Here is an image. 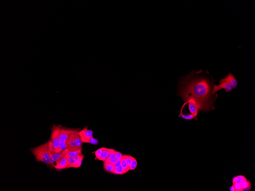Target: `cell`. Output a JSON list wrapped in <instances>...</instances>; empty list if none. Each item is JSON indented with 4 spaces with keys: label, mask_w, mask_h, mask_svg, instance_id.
I'll use <instances>...</instances> for the list:
<instances>
[{
    "label": "cell",
    "mask_w": 255,
    "mask_h": 191,
    "mask_svg": "<svg viewBox=\"0 0 255 191\" xmlns=\"http://www.w3.org/2000/svg\"><path fill=\"white\" fill-rule=\"evenodd\" d=\"M50 139L52 143L54 151L56 153H59L62 151L59 140V127L58 125L54 124L52 128Z\"/></svg>",
    "instance_id": "4"
},
{
    "label": "cell",
    "mask_w": 255,
    "mask_h": 191,
    "mask_svg": "<svg viewBox=\"0 0 255 191\" xmlns=\"http://www.w3.org/2000/svg\"><path fill=\"white\" fill-rule=\"evenodd\" d=\"M75 134L76 133H74L70 135L66 142L67 150L70 152L76 151L79 150L76 145L75 140Z\"/></svg>",
    "instance_id": "7"
},
{
    "label": "cell",
    "mask_w": 255,
    "mask_h": 191,
    "mask_svg": "<svg viewBox=\"0 0 255 191\" xmlns=\"http://www.w3.org/2000/svg\"><path fill=\"white\" fill-rule=\"evenodd\" d=\"M222 89H224L226 92H231L233 89L231 85L228 82L225 80L224 78H222L220 81L219 85H213V88L211 92V94H215L218 91Z\"/></svg>",
    "instance_id": "5"
},
{
    "label": "cell",
    "mask_w": 255,
    "mask_h": 191,
    "mask_svg": "<svg viewBox=\"0 0 255 191\" xmlns=\"http://www.w3.org/2000/svg\"><path fill=\"white\" fill-rule=\"evenodd\" d=\"M115 155H116V158L118 160H120L123 156L121 153L117 151H116Z\"/></svg>",
    "instance_id": "28"
},
{
    "label": "cell",
    "mask_w": 255,
    "mask_h": 191,
    "mask_svg": "<svg viewBox=\"0 0 255 191\" xmlns=\"http://www.w3.org/2000/svg\"><path fill=\"white\" fill-rule=\"evenodd\" d=\"M84 158V155H83L81 156L80 158H79L77 162H76V164H74L73 166H72V167H71L78 168L80 167L82 163L83 160Z\"/></svg>",
    "instance_id": "22"
},
{
    "label": "cell",
    "mask_w": 255,
    "mask_h": 191,
    "mask_svg": "<svg viewBox=\"0 0 255 191\" xmlns=\"http://www.w3.org/2000/svg\"><path fill=\"white\" fill-rule=\"evenodd\" d=\"M247 180L246 178L243 175H239L234 177L233 179V184H242L243 182Z\"/></svg>",
    "instance_id": "14"
},
{
    "label": "cell",
    "mask_w": 255,
    "mask_h": 191,
    "mask_svg": "<svg viewBox=\"0 0 255 191\" xmlns=\"http://www.w3.org/2000/svg\"><path fill=\"white\" fill-rule=\"evenodd\" d=\"M93 131L88 129V126H86L79 132V135L81 140L93 137Z\"/></svg>",
    "instance_id": "9"
},
{
    "label": "cell",
    "mask_w": 255,
    "mask_h": 191,
    "mask_svg": "<svg viewBox=\"0 0 255 191\" xmlns=\"http://www.w3.org/2000/svg\"><path fill=\"white\" fill-rule=\"evenodd\" d=\"M224 79L231 85L233 88H236L238 85L237 80L231 73H229L227 76Z\"/></svg>",
    "instance_id": "10"
},
{
    "label": "cell",
    "mask_w": 255,
    "mask_h": 191,
    "mask_svg": "<svg viewBox=\"0 0 255 191\" xmlns=\"http://www.w3.org/2000/svg\"><path fill=\"white\" fill-rule=\"evenodd\" d=\"M82 153L74 157H69L67 156V161H68V166L67 168H69L72 167V166L76 164L79 158L83 155Z\"/></svg>",
    "instance_id": "11"
},
{
    "label": "cell",
    "mask_w": 255,
    "mask_h": 191,
    "mask_svg": "<svg viewBox=\"0 0 255 191\" xmlns=\"http://www.w3.org/2000/svg\"><path fill=\"white\" fill-rule=\"evenodd\" d=\"M110 153H111V149L104 147L99 160L102 161H105L107 158L109 157Z\"/></svg>",
    "instance_id": "12"
},
{
    "label": "cell",
    "mask_w": 255,
    "mask_h": 191,
    "mask_svg": "<svg viewBox=\"0 0 255 191\" xmlns=\"http://www.w3.org/2000/svg\"><path fill=\"white\" fill-rule=\"evenodd\" d=\"M68 164L67 156L66 155L56 161V164L54 165V167L58 170L67 169Z\"/></svg>",
    "instance_id": "8"
},
{
    "label": "cell",
    "mask_w": 255,
    "mask_h": 191,
    "mask_svg": "<svg viewBox=\"0 0 255 191\" xmlns=\"http://www.w3.org/2000/svg\"><path fill=\"white\" fill-rule=\"evenodd\" d=\"M30 151L34 155L36 161L42 162L47 165L51 164L47 142L37 147L31 148Z\"/></svg>",
    "instance_id": "2"
},
{
    "label": "cell",
    "mask_w": 255,
    "mask_h": 191,
    "mask_svg": "<svg viewBox=\"0 0 255 191\" xmlns=\"http://www.w3.org/2000/svg\"><path fill=\"white\" fill-rule=\"evenodd\" d=\"M179 117H181V118L187 119V120H191L193 119H196V117H195L194 115L191 114H185L183 113H180V115H179Z\"/></svg>",
    "instance_id": "21"
},
{
    "label": "cell",
    "mask_w": 255,
    "mask_h": 191,
    "mask_svg": "<svg viewBox=\"0 0 255 191\" xmlns=\"http://www.w3.org/2000/svg\"><path fill=\"white\" fill-rule=\"evenodd\" d=\"M230 190L231 191H235V188H234L233 185L231 187H230Z\"/></svg>",
    "instance_id": "30"
},
{
    "label": "cell",
    "mask_w": 255,
    "mask_h": 191,
    "mask_svg": "<svg viewBox=\"0 0 255 191\" xmlns=\"http://www.w3.org/2000/svg\"><path fill=\"white\" fill-rule=\"evenodd\" d=\"M81 140L83 143H91V144L94 145H96L99 143V141H98V140L94 138L93 137Z\"/></svg>",
    "instance_id": "15"
},
{
    "label": "cell",
    "mask_w": 255,
    "mask_h": 191,
    "mask_svg": "<svg viewBox=\"0 0 255 191\" xmlns=\"http://www.w3.org/2000/svg\"><path fill=\"white\" fill-rule=\"evenodd\" d=\"M186 104L188 105L189 110L190 114L197 117L198 111L199 110V107L197 102L194 99L190 98L186 101Z\"/></svg>",
    "instance_id": "6"
},
{
    "label": "cell",
    "mask_w": 255,
    "mask_h": 191,
    "mask_svg": "<svg viewBox=\"0 0 255 191\" xmlns=\"http://www.w3.org/2000/svg\"><path fill=\"white\" fill-rule=\"evenodd\" d=\"M81 153H82V148L80 149L77 151H73V152H70L68 151L66 155L67 156L69 157H74Z\"/></svg>",
    "instance_id": "20"
},
{
    "label": "cell",
    "mask_w": 255,
    "mask_h": 191,
    "mask_svg": "<svg viewBox=\"0 0 255 191\" xmlns=\"http://www.w3.org/2000/svg\"><path fill=\"white\" fill-rule=\"evenodd\" d=\"M180 96L186 101L190 98L194 99L199 107V111L213 109L210 101L211 94L210 82L204 77H195L191 75L182 80Z\"/></svg>",
    "instance_id": "1"
},
{
    "label": "cell",
    "mask_w": 255,
    "mask_h": 191,
    "mask_svg": "<svg viewBox=\"0 0 255 191\" xmlns=\"http://www.w3.org/2000/svg\"><path fill=\"white\" fill-rule=\"evenodd\" d=\"M120 165H121V160H118L117 161V162L114 164V167L115 168H116L119 167Z\"/></svg>",
    "instance_id": "29"
},
{
    "label": "cell",
    "mask_w": 255,
    "mask_h": 191,
    "mask_svg": "<svg viewBox=\"0 0 255 191\" xmlns=\"http://www.w3.org/2000/svg\"><path fill=\"white\" fill-rule=\"evenodd\" d=\"M137 161L134 158V160L133 161L130 166L129 167L130 170H134L137 166Z\"/></svg>",
    "instance_id": "24"
},
{
    "label": "cell",
    "mask_w": 255,
    "mask_h": 191,
    "mask_svg": "<svg viewBox=\"0 0 255 191\" xmlns=\"http://www.w3.org/2000/svg\"><path fill=\"white\" fill-rule=\"evenodd\" d=\"M58 126L59 127L58 136L61 144V150L62 151H63L67 149L66 142L70 136L74 133H79L81 131L80 129L68 128L66 127H63L61 125H58Z\"/></svg>",
    "instance_id": "3"
},
{
    "label": "cell",
    "mask_w": 255,
    "mask_h": 191,
    "mask_svg": "<svg viewBox=\"0 0 255 191\" xmlns=\"http://www.w3.org/2000/svg\"><path fill=\"white\" fill-rule=\"evenodd\" d=\"M124 158L128 166L130 167V166L133 161L134 160V158L130 156L126 155H123Z\"/></svg>",
    "instance_id": "18"
},
{
    "label": "cell",
    "mask_w": 255,
    "mask_h": 191,
    "mask_svg": "<svg viewBox=\"0 0 255 191\" xmlns=\"http://www.w3.org/2000/svg\"><path fill=\"white\" fill-rule=\"evenodd\" d=\"M116 151L114 150L111 149V153L109 156V158L110 159H112L116 158V155H115Z\"/></svg>",
    "instance_id": "27"
},
{
    "label": "cell",
    "mask_w": 255,
    "mask_h": 191,
    "mask_svg": "<svg viewBox=\"0 0 255 191\" xmlns=\"http://www.w3.org/2000/svg\"><path fill=\"white\" fill-rule=\"evenodd\" d=\"M104 169L107 172L113 173L115 169L114 165L109 162L104 161Z\"/></svg>",
    "instance_id": "13"
},
{
    "label": "cell",
    "mask_w": 255,
    "mask_h": 191,
    "mask_svg": "<svg viewBox=\"0 0 255 191\" xmlns=\"http://www.w3.org/2000/svg\"><path fill=\"white\" fill-rule=\"evenodd\" d=\"M75 140L78 148L79 149L82 148V144L83 142L79 135V133L75 134Z\"/></svg>",
    "instance_id": "17"
},
{
    "label": "cell",
    "mask_w": 255,
    "mask_h": 191,
    "mask_svg": "<svg viewBox=\"0 0 255 191\" xmlns=\"http://www.w3.org/2000/svg\"><path fill=\"white\" fill-rule=\"evenodd\" d=\"M128 172V171L122 167L121 165H120L119 167L115 168L114 172H113V174L117 175H122L127 173Z\"/></svg>",
    "instance_id": "16"
},
{
    "label": "cell",
    "mask_w": 255,
    "mask_h": 191,
    "mask_svg": "<svg viewBox=\"0 0 255 191\" xmlns=\"http://www.w3.org/2000/svg\"><path fill=\"white\" fill-rule=\"evenodd\" d=\"M121 165L122 166V167L124 168L127 171H128L130 170L129 169V167L128 166L127 164H126V162L124 158V156H122V158H121Z\"/></svg>",
    "instance_id": "23"
},
{
    "label": "cell",
    "mask_w": 255,
    "mask_h": 191,
    "mask_svg": "<svg viewBox=\"0 0 255 191\" xmlns=\"http://www.w3.org/2000/svg\"><path fill=\"white\" fill-rule=\"evenodd\" d=\"M233 186L234 187V188H235V191H243V188H242V185H241V184H238V183L233 184Z\"/></svg>",
    "instance_id": "25"
},
{
    "label": "cell",
    "mask_w": 255,
    "mask_h": 191,
    "mask_svg": "<svg viewBox=\"0 0 255 191\" xmlns=\"http://www.w3.org/2000/svg\"><path fill=\"white\" fill-rule=\"evenodd\" d=\"M103 148L104 147L101 148H100L99 149L97 150L95 152V157H96V159H98L99 160L100 158V156L102 152V151L103 150Z\"/></svg>",
    "instance_id": "26"
},
{
    "label": "cell",
    "mask_w": 255,
    "mask_h": 191,
    "mask_svg": "<svg viewBox=\"0 0 255 191\" xmlns=\"http://www.w3.org/2000/svg\"><path fill=\"white\" fill-rule=\"evenodd\" d=\"M242 188L243 190H249L251 188V184L249 181L246 180L241 184Z\"/></svg>",
    "instance_id": "19"
}]
</instances>
